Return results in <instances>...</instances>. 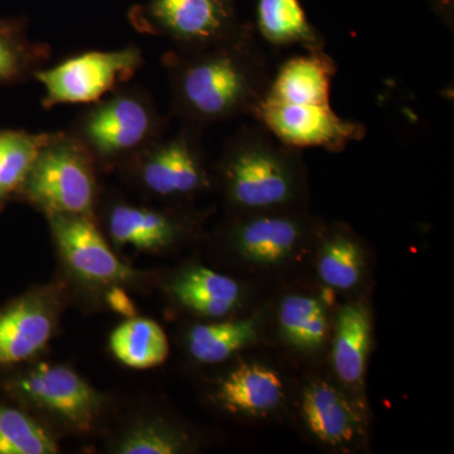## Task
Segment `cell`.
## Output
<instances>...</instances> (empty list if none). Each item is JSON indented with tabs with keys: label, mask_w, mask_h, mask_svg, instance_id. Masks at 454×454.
Here are the masks:
<instances>
[{
	"label": "cell",
	"mask_w": 454,
	"mask_h": 454,
	"mask_svg": "<svg viewBox=\"0 0 454 454\" xmlns=\"http://www.w3.org/2000/svg\"><path fill=\"white\" fill-rule=\"evenodd\" d=\"M162 64L173 110L184 124L202 129L212 122L252 115L273 77L250 23L205 49L169 51Z\"/></svg>",
	"instance_id": "6da1fadb"
},
{
	"label": "cell",
	"mask_w": 454,
	"mask_h": 454,
	"mask_svg": "<svg viewBox=\"0 0 454 454\" xmlns=\"http://www.w3.org/2000/svg\"><path fill=\"white\" fill-rule=\"evenodd\" d=\"M336 71L325 50L286 59L252 115L277 139L294 148L343 151L363 139L366 129L360 122L340 118L331 106Z\"/></svg>",
	"instance_id": "7a4b0ae2"
},
{
	"label": "cell",
	"mask_w": 454,
	"mask_h": 454,
	"mask_svg": "<svg viewBox=\"0 0 454 454\" xmlns=\"http://www.w3.org/2000/svg\"><path fill=\"white\" fill-rule=\"evenodd\" d=\"M301 151L262 125L236 131L219 163L229 202L239 210L270 212L294 201L300 191Z\"/></svg>",
	"instance_id": "3957f363"
},
{
	"label": "cell",
	"mask_w": 454,
	"mask_h": 454,
	"mask_svg": "<svg viewBox=\"0 0 454 454\" xmlns=\"http://www.w3.org/2000/svg\"><path fill=\"white\" fill-rule=\"evenodd\" d=\"M167 125L148 92L121 86L83 110L68 131L97 164L122 166L166 136Z\"/></svg>",
	"instance_id": "277c9868"
},
{
	"label": "cell",
	"mask_w": 454,
	"mask_h": 454,
	"mask_svg": "<svg viewBox=\"0 0 454 454\" xmlns=\"http://www.w3.org/2000/svg\"><path fill=\"white\" fill-rule=\"evenodd\" d=\"M98 164L70 131L50 133L20 193L33 207L50 215L95 217Z\"/></svg>",
	"instance_id": "5b68a950"
},
{
	"label": "cell",
	"mask_w": 454,
	"mask_h": 454,
	"mask_svg": "<svg viewBox=\"0 0 454 454\" xmlns=\"http://www.w3.org/2000/svg\"><path fill=\"white\" fill-rule=\"evenodd\" d=\"M128 18L137 31L167 38L177 51L205 49L244 26L235 0H145Z\"/></svg>",
	"instance_id": "8992f818"
},
{
	"label": "cell",
	"mask_w": 454,
	"mask_h": 454,
	"mask_svg": "<svg viewBox=\"0 0 454 454\" xmlns=\"http://www.w3.org/2000/svg\"><path fill=\"white\" fill-rule=\"evenodd\" d=\"M143 64V52L136 46L90 51L41 68L33 77L44 88L42 106L51 109L61 104L97 103L133 79Z\"/></svg>",
	"instance_id": "52a82bcc"
},
{
	"label": "cell",
	"mask_w": 454,
	"mask_h": 454,
	"mask_svg": "<svg viewBox=\"0 0 454 454\" xmlns=\"http://www.w3.org/2000/svg\"><path fill=\"white\" fill-rule=\"evenodd\" d=\"M202 128L184 124L176 136L155 140L122 164L145 192L162 199L195 195L210 184Z\"/></svg>",
	"instance_id": "ba28073f"
},
{
	"label": "cell",
	"mask_w": 454,
	"mask_h": 454,
	"mask_svg": "<svg viewBox=\"0 0 454 454\" xmlns=\"http://www.w3.org/2000/svg\"><path fill=\"white\" fill-rule=\"evenodd\" d=\"M8 390L74 432L91 430L103 411V396L67 366L38 364L9 381Z\"/></svg>",
	"instance_id": "9c48e42d"
},
{
	"label": "cell",
	"mask_w": 454,
	"mask_h": 454,
	"mask_svg": "<svg viewBox=\"0 0 454 454\" xmlns=\"http://www.w3.org/2000/svg\"><path fill=\"white\" fill-rule=\"evenodd\" d=\"M47 219L66 267L82 282L92 286H118L133 282L138 277L136 270L113 252L94 217L56 214Z\"/></svg>",
	"instance_id": "30bf717a"
},
{
	"label": "cell",
	"mask_w": 454,
	"mask_h": 454,
	"mask_svg": "<svg viewBox=\"0 0 454 454\" xmlns=\"http://www.w3.org/2000/svg\"><path fill=\"white\" fill-rule=\"evenodd\" d=\"M61 309L59 286H46L0 310V370L38 356L55 334Z\"/></svg>",
	"instance_id": "8fae6325"
},
{
	"label": "cell",
	"mask_w": 454,
	"mask_h": 454,
	"mask_svg": "<svg viewBox=\"0 0 454 454\" xmlns=\"http://www.w3.org/2000/svg\"><path fill=\"white\" fill-rule=\"evenodd\" d=\"M106 229L116 247L160 252L184 234V221L168 211L128 202H113L106 211Z\"/></svg>",
	"instance_id": "7c38bea8"
},
{
	"label": "cell",
	"mask_w": 454,
	"mask_h": 454,
	"mask_svg": "<svg viewBox=\"0 0 454 454\" xmlns=\"http://www.w3.org/2000/svg\"><path fill=\"white\" fill-rule=\"evenodd\" d=\"M306 226L292 215L256 212L232 230L239 252L262 264H274L294 252Z\"/></svg>",
	"instance_id": "4fadbf2b"
},
{
	"label": "cell",
	"mask_w": 454,
	"mask_h": 454,
	"mask_svg": "<svg viewBox=\"0 0 454 454\" xmlns=\"http://www.w3.org/2000/svg\"><path fill=\"white\" fill-rule=\"evenodd\" d=\"M283 382L273 370L260 364H247L221 382L217 400L232 413L260 415L282 402Z\"/></svg>",
	"instance_id": "5bb4252c"
},
{
	"label": "cell",
	"mask_w": 454,
	"mask_h": 454,
	"mask_svg": "<svg viewBox=\"0 0 454 454\" xmlns=\"http://www.w3.org/2000/svg\"><path fill=\"white\" fill-rule=\"evenodd\" d=\"M255 14L256 29L271 46L324 51V37L309 22L301 0H255Z\"/></svg>",
	"instance_id": "9a60e30c"
},
{
	"label": "cell",
	"mask_w": 454,
	"mask_h": 454,
	"mask_svg": "<svg viewBox=\"0 0 454 454\" xmlns=\"http://www.w3.org/2000/svg\"><path fill=\"white\" fill-rule=\"evenodd\" d=\"M301 414L310 432L324 443L339 446L356 434L357 415L346 397L327 382L307 387L301 400Z\"/></svg>",
	"instance_id": "2e32d148"
},
{
	"label": "cell",
	"mask_w": 454,
	"mask_h": 454,
	"mask_svg": "<svg viewBox=\"0 0 454 454\" xmlns=\"http://www.w3.org/2000/svg\"><path fill=\"white\" fill-rule=\"evenodd\" d=\"M170 291L182 306L214 318L229 315L240 300V286L234 279L203 267L179 274Z\"/></svg>",
	"instance_id": "e0dca14e"
},
{
	"label": "cell",
	"mask_w": 454,
	"mask_h": 454,
	"mask_svg": "<svg viewBox=\"0 0 454 454\" xmlns=\"http://www.w3.org/2000/svg\"><path fill=\"white\" fill-rule=\"evenodd\" d=\"M372 343V324L366 307L348 304L337 316L333 343V366L340 380L356 384L365 372Z\"/></svg>",
	"instance_id": "ac0fdd59"
},
{
	"label": "cell",
	"mask_w": 454,
	"mask_h": 454,
	"mask_svg": "<svg viewBox=\"0 0 454 454\" xmlns=\"http://www.w3.org/2000/svg\"><path fill=\"white\" fill-rule=\"evenodd\" d=\"M109 346L119 363L137 370L162 365L169 352L162 327L152 319L134 317L113 331Z\"/></svg>",
	"instance_id": "d6986e66"
},
{
	"label": "cell",
	"mask_w": 454,
	"mask_h": 454,
	"mask_svg": "<svg viewBox=\"0 0 454 454\" xmlns=\"http://www.w3.org/2000/svg\"><path fill=\"white\" fill-rule=\"evenodd\" d=\"M50 56L47 44L29 40L23 20H0V85L27 82Z\"/></svg>",
	"instance_id": "ffe728a7"
},
{
	"label": "cell",
	"mask_w": 454,
	"mask_h": 454,
	"mask_svg": "<svg viewBox=\"0 0 454 454\" xmlns=\"http://www.w3.org/2000/svg\"><path fill=\"white\" fill-rule=\"evenodd\" d=\"M50 133L0 130V207L20 193L41 146Z\"/></svg>",
	"instance_id": "44dd1931"
},
{
	"label": "cell",
	"mask_w": 454,
	"mask_h": 454,
	"mask_svg": "<svg viewBox=\"0 0 454 454\" xmlns=\"http://www.w3.org/2000/svg\"><path fill=\"white\" fill-rule=\"evenodd\" d=\"M256 339L254 319L197 325L188 334V348L197 361L219 364Z\"/></svg>",
	"instance_id": "7402d4cb"
},
{
	"label": "cell",
	"mask_w": 454,
	"mask_h": 454,
	"mask_svg": "<svg viewBox=\"0 0 454 454\" xmlns=\"http://www.w3.org/2000/svg\"><path fill=\"white\" fill-rule=\"evenodd\" d=\"M279 324L284 337L295 348L317 349L324 345L327 318L315 298L289 295L280 304Z\"/></svg>",
	"instance_id": "603a6c76"
},
{
	"label": "cell",
	"mask_w": 454,
	"mask_h": 454,
	"mask_svg": "<svg viewBox=\"0 0 454 454\" xmlns=\"http://www.w3.org/2000/svg\"><path fill=\"white\" fill-rule=\"evenodd\" d=\"M55 438L25 411L0 404V454H55Z\"/></svg>",
	"instance_id": "cb8c5ba5"
},
{
	"label": "cell",
	"mask_w": 454,
	"mask_h": 454,
	"mask_svg": "<svg viewBox=\"0 0 454 454\" xmlns=\"http://www.w3.org/2000/svg\"><path fill=\"white\" fill-rule=\"evenodd\" d=\"M364 270V256L360 245L345 234L330 236L322 249L318 273L322 282L333 288H354Z\"/></svg>",
	"instance_id": "d4e9b609"
},
{
	"label": "cell",
	"mask_w": 454,
	"mask_h": 454,
	"mask_svg": "<svg viewBox=\"0 0 454 454\" xmlns=\"http://www.w3.org/2000/svg\"><path fill=\"white\" fill-rule=\"evenodd\" d=\"M184 450V437L176 430L155 420H145L128 430L113 450L119 454H175Z\"/></svg>",
	"instance_id": "484cf974"
},
{
	"label": "cell",
	"mask_w": 454,
	"mask_h": 454,
	"mask_svg": "<svg viewBox=\"0 0 454 454\" xmlns=\"http://www.w3.org/2000/svg\"><path fill=\"white\" fill-rule=\"evenodd\" d=\"M107 300H109L113 309L118 310V312H121V315L129 316L130 318L133 317V304H131V301L129 298L127 297V294L121 291V289H112V292H110L109 295H107Z\"/></svg>",
	"instance_id": "4316f807"
}]
</instances>
